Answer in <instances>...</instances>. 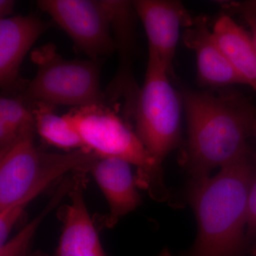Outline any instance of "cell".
Masks as SVG:
<instances>
[{"label":"cell","instance_id":"cell-15","mask_svg":"<svg viewBox=\"0 0 256 256\" xmlns=\"http://www.w3.org/2000/svg\"><path fill=\"white\" fill-rule=\"evenodd\" d=\"M55 106L36 102L31 106L35 128L42 140L50 146L66 150L86 149L80 134L64 116L56 114Z\"/></svg>","mask_w":256,"mask_h":256},{"label":"cell","instance_id":"cell-18","mask_svg":"<svg viewBox=\"0 0 256 256\" xmlns=\"http://www.w3.org/2000/svg\"><path fill=\"white\" fill-rule=\"evenodd\" d=\"M246 237L248 242L256 240V170L252 176L248 195Z\"/></svg>","mask_w":256,"mask_h":256},{"label":"cell","instance_id":"cell-17","mask_svg":"<svg viewBox=\"0 0 256 256\" xmlns=\"http://www.w3.org/2000/svg\"><path fill=\"white\" fill-rule=\"evenodd\" d=\"M34 122L31 108L20 95L2 96L0 98V154L18 140L28 124Z\"/></svg>","mask_w":256,"mask_h":256},{"label":"cell","instance_id":"cell-23","mask_svg":"<svg viewBox=\"0 0 256 256\" xmlns=\"http://www.w3.org/2000/svg\"><path fill=\"white\" fill-rule=\"evenodd\" d=\"M159 256H172L171 252H170L169 249L164 248L161 254H160Z\"/></svg>","mask_w":256,"mask_h":256},{"label":"cell","instance_id":"cell-11","mask_svg":"<svg viewBox=\"0 0 256 256\" xmlns=\"http://www.w3.org/2000/svg\"><path fill=\"white\" fill-rule=\"evenodd\" d=\"M55 25L35 14L15 15L0 20V85L12 90L20 84V67L25 56L38 38Z\"/></svg>","mask_w":256,"mask_h":256},{"label":"cell","instance_id":"cell-4","mask_svg":"<svg viewBox=\"0 0 256 256\" xmlns=\"http://www.w3.org/2000/svg\"><path fill=\"white\" fill-rule=\"evenodd\" d=\"M80 134L86 148L100 158H118L138 168L136 182L152 198L163 202L169 196L162 171L130 124L107 105L74 108L64 114Z\"/></svg>","mask_w":256,"mask_h":256},{"label":"cell","instance_id":"cell-22","mask_svg":"<svg viewBox=\"0 0 256 256\" xmlns=\"http://www.w3.org/2000/svg\"><path fill=\"white\" fill-rule=\"evenodd\" d=\"M252 137L255 138L256 140V107L254 111V122H252Z\"/></svg>","mask_w":256,"mask_h":256},{"label":"cell","instance_id":"cell-20","mask_svg":"<svg viewBox=\"0 0 256 256\" xmlns=\"http://www.w3.org/2000/svg\"><path fill=\"white\" fill-rule=\"evenodd\" d=\"M15 2L13 0H1L0 1V18H10L14 9Z\"/></svg>","mask_w":256,"mask_h":256},{"label":"cell","instance_id":"cell-25","mask_svg":"<svg viewBox=\"0 0 256 256\" xmlns=\"http://www.w3.org/2000/svg\"><path fill=\"white\" fill-rule=\"evenodd\" d=\"M28 256H40V252H31V254L28 255Z\"/></svg>","mask_w":256,"mask_h":256},{"label":"cell","instance_id":"cell-21","mask_svg":"<svg viewBox=\"0 0 256 256\" xmlns=\"http://www.w3.org/2000/svg\"><path fill=\"white\" fill-rule=\"evenodd\" d=\"M238 4L242 8H246L252 11L256 16V0H252V1H246L239 2H237Z\"/></svg>","mask_w":256,"mask_h":256},{"label":"cell","instance_id":"cell-3","mask_svg":"<svg viewBox=\"0 0 256 256\" xmlns=\"http://www.w3.org/2000/svg\"><path fill=\"white\" fill-rule=\"evenodd\" d=\"M35 122L28 124L8 150L0 154V212L25 206L52 182L76 171L89 173L100 158L88 150L66 153L40 150L35 146Z\"/></svg>","mask_w":256,"mask_h":256},{"label":"cell","instance_id":"cell-14","mask_svg":"<svg viewBox=\"0 0 256 256\" xmlns=\"http://www.w3.org/2000/svg\"><path fill=\"white\" fill-rule=\"evenodd\" d=\"M213 32L224 54L244 84L256 92V50L250 33L227 14L218 18Z\"/></svg>","mask_w":256,"mask_h":256},{"label":"cell","instance_id":"cell-8","mask_svg":"<svg viewBox=\"0 0 256 256\" xmlns=\"http://www.w3.org/2000/svg\"><path fill=\"white\" fill-rule=\"evenodd\" d=\"M110 16L114 50L118 64L114 78L105 90L106 104L116 111L122 104L124 120L132 118L140 88L133 76V62L136 52V18L133 1L102 0Z\"/></svg>","mask_w":256,"mask_h":256},{"label":"cell","instance_id":"cell-2","mask_svg":"<svg viewBox=\"0 0 256 256\" xmlns=\"http://www.w3.org/2000/svg\"><path fill=\"white\" fill-rule=\"evenodd\" d=\"M256 170L252 152L213 178L192 180L190 202L198 233L185 256H244L248 195Z\"/></svg>","mask_w":256,"mask_h":256},{"label":"cell","instance_id":"cell-6","mask_svg":"<svg viewBox=\"0 0 256 256\" xmlns=\"http://www.w3.org/2000/svg\"><path fill=\"white\" fill-rule=\"evenodd\" d=\"M169 77L158 54L149 46L146 76L132 120L134 132L160 166L181 140L182 96Z\"/></svg>","mask_w":256,"mask_h":256},{"label":"cell","instance_id":"cell-19","mask_svg":"<svg viewBox=\"0 0 256 256\" xmlns=\"http://www.w3.org/2000/svg\"><path fill=\"white\" fill-rule=\"evenodd\" d=\"M224 9L229 13H237L242 15L250 28V35L256 50V16L250 10L242 8L237 2H230L222 4Z\"/></svg>","mask_w":256,"mask_h":256},{"label":"cell","instance_id":"cell-13","mask_svg":"<svg viewBox=\"0 0 256 256\" xmlns=\"http://www.w3.org/2000/svg\"><path fill=\"white\" fill-rule=\"evenodd\" d=\"M184 43L196 55L198 82L203 86L224 87L244 84L208 26L204 15L194 18L183 34Z\"/></svg>","mask_w":256,"mask_h":256},{"label":"cell","instance_id":"cell-9","mask_svg":"<svg viewBox=\"0 0 256 256\" xmlns=\"http://www.w3.org/2000/svg\"><path fill=\"white\" fill-rule=\"evenodd\" d=\"M133 5L146 30L149 46L156 50L170 76L174 77L173 62L180 30L191 26L194 18L178 1L136 0Z\"/></svg>","mask_w":256,"mask_h":256},{"label":"cell","instance_id":"cell-10","mask_svg":"<svg viewBox=\"0 0 256 256\" xmlns=\"http://www.w3.org/2000/svg\"><path fill=\"white\" fill-rule=\"evenodd\" d=\"M87 174L75 172V183L68 194L70 204L58 210L63 228L54 254L47 256L40 252V256H106L84 200Z\"/></svg>","mask_w":256,"mask_h":256},{"label":"cell","instance_id":"cell-5","mask_svg":"<svg viewBox=\"0 0 256 256\" xmlns=\"http://www.w3.org/2000/svg\"><path fill=\"white\" fill-rule=\"evenodd\" d=\"M31 60L36 75L18 94L28 107L36 102L72 108L107 105L100 86L104 60H66L52 43L32 50Z\"/></svg>","mask_w":256,"mask_h":256},{"label":"cell","instance_id":"cell-7","mask_svg":"<svg viewBox=\"0 0 256 256\" xmlns=\"http://www.w3.org/2000/svg\"><path fill=\"white\" fill-rule=\"evenodd\" d=\"M36 4L90 60H105L116 50L102 0H40Z\"/></svg>","mask_w":256,"mask_h":256},{"label":"cell","instance_id":"cell-16","mask_svg":"<svg viewBox=\"0 0 256 256\" xmlns=\"http://www.w3.org/2000/svg\"><path fill=\"white\" fill-rule=\"evenodd\" d=\"M75 181V172L64 176L56 190L54 194L41 213L36 216V218L28 224L14 238L0 246V256H28L32 252V240L38 226L54 208L60 205L64 197L68 196Z\"/></svg>","mask_w":256,"mask_h":256},{"label":"cell","instance_id":"cell-12","mask_svg":"<svg viewBox=\"0 0 256 256\" xmlns=\"http://www.w3.org/2000/svg\"><path fill=\"white\" fill-rule=\"evenodd\" d=\"M109 204L110 212L101 220V226L111 228L121 217L141 204L130 164L114 158H99L89 170Z\"/></svg>","mask_w":256,"mask_h":256},{"label":"cell","instance_id":"cell-24","mask_svg":"<svg viewBox=\"0 0 256 256\" xmlns=\"http://www.w3.org/2000/svg\"><path fill=\"white\" fill-rule=\"evenodd\" d=\"M250 254L252 256H256V242L250 248Z\"/></svg>","mask_w":256,"mask_h":256},{"label":"cell","instance_id":"cell-1","mask_svg":"<svg viewBox=\"0 0 256 256\" xmlns=\"http://www.w3.org/2000/svg\"><path fill=\"white\" fill-rule=\"evenodd\" d=\"M183 107L188 138L182 162L192 180L206 178L215 168H224L252 152V137L256 106L233 90L210 94L184 90Z\"/></svg>","mask_w":256,"mask_h":256}]
</instances>
